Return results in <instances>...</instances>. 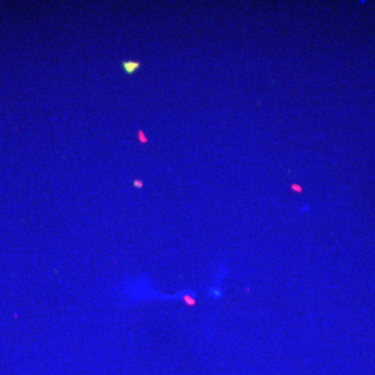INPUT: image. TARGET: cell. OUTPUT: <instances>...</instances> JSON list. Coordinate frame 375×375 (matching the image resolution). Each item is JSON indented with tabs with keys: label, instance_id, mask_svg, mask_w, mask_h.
I'll use <instances>...</instances> for the list:
<instances>
[{
	"label": "cell",
	"instance_id": "1",
	"mask_svg": "<svg viewBox=\"0 0 375 375\" xmlns=\"http://www.w3.org/2000/svg\"><path fill=\"white\" fill-rule=\"evenodd\" d=\"M141 63L140 62H134V61H123L122 62V67L125 70L126 74H133L136 72V70L141 67Z\"/></svg>",
	"mask_w": 375,
	"mask_h": 375
},
{
	"label": "cell",
	"instance_id": "2",
	"mask_svg": "<svg viewBox=\"0 0 375 375\" xmlns=\"http://www.w3.org/2000/svg\"><path fill=\"white\" fill-rule=\"evenodd\" d=\"M142 182H135V186H138V187H142Z\"/></svg>",
	"mask_w": 375,
	"mask_h": 375
}]
</instances>
